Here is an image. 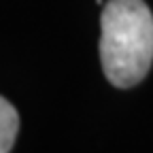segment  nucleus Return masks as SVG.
Returning a JSON list of instances; mask_svg holds the SVG:
<instances>
[{
	"label": "nucleus",
	"mask_w": 153,
	"mask_h": 153,
	"mask_svg": "<svg viewBox=\"0 0 153 153\" xmlns=\"http://www.w3.org/2000/svg\"><path fill=\"white\" fill-rule=\"evenodd\" d=\"M100 62L115 87L145 79L153 62V15L143 0H108L100 15Z\"/></svg>",
	"instance_id": "nucleus-1"
},
{
	"label": "nucleus",
	"mask_w": 153,
	"mask_h": 153,
	"mask_svg": "<svg viewBox=\"0 0 153 153\" xmlns=\"http://www.w3.org/2000/svg\"><path fill=\"white\" fill-rule=\"evenodd\" d=\"M19 130V115L15 106L0 96V153H11Z\"/></svg>",
	"instance_id": "nucleus-2"
}]
</instances>
